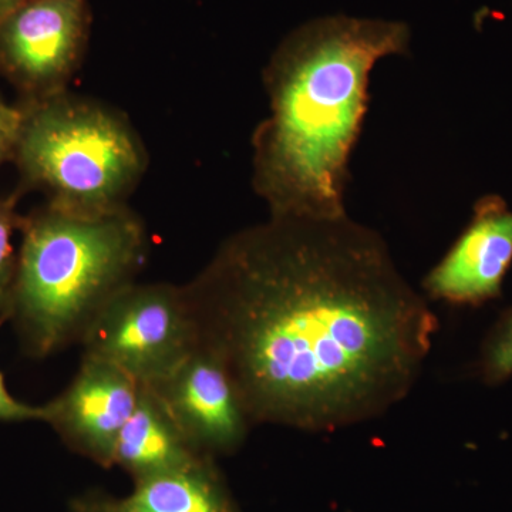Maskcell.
<instances>
[{"label":"cell","instance_id":"obj_1","mask_svg":"<svg viewBox=\"0 0 512 512\" xmlns=\"http://www.w3.org/2000/svg\"><path fill=\"white\" fill-rule=\"evenodd\" d=\"M187 289L200 345L254 426L333 433L382 416L413 389L439 329L384 239L348 215L242 229Z\"/></svg>","mask_w":512,"mask_h":512},{"label":"cell","instance_id":"obj_2","mask_svg":"<svg viewBox=\"0 0 512 512\" xmlns=\"http://www.w3.org/2000/svg\"><path fill=\"white\" fill-rule=\"evenodd\" d=\"M406 23L328 16L285 37L264 70L271 114L252 136L256 194L271 217H346L349 161L369 109L370 72L409 52Z\"/></svg>","mask_w":512,"mask_h":512},{"label":"cell","instance_id":"obj_3","mask_svg":"<svg viewBox=\"0 0 512 512\" xmlns=\"http://www.w3.org/2000/svg\"><path fill=\"white\" fill-rule=\"evenodd\" d=\"M8 318L29 356L80 343L103 306L136 282L150 244L130 208L87 217L46 205L26 217Z\"/></svg>","mask_w":512,"mask_h":512},{"label":"cell","instance_id":"obj_4","mask_svg":"<svg viewBox=\"0 0 512 512\" xmlns=\"http://www.w3.org/2000/svg\"><path fill=\"white\" fill-rule=\"evenodd\" d=\"M18 106L12 160L23 187L42 191L47 205L76 215L128 208L148 157L124 114L67 92Z\"/></svg>","mask_w":512,"mask_h":512},{"label":"cell","instance_id":"obj_5","mask_svg":"<svg viewBox=\"0 0 512 512\" xmlns=\"http://www.w3.org/2000/svg\"><path fill=\"white\" fill-rule=\"evenodd\" d=\"M83 355L119 367L140 384L174 372L200 346L187 285L124 286L84 332Z\"/></svg>","mask_w":512,"mask_h":512},{"label":"cell","instance_id":"obj_6","mask_svg":"<svg viewBox=\"0 0 512 512\" xmlns=\"http://www.w3.org/2000/svg\"><path fill=\"white\" fill-rule=\"evenodd\" d=\"M90 28L89 0H28L0 22V73L23 100L67 92Z\"/></svg>","mask_w":512,"mask_h":512},{"label":"cell","instance_id":"obj_7","mask_svg":"<svg viewBox=\"0 0 512 512\" xmlns=\"http://www.w3.org/2000/svg\"><path fill=\"white\" fill-rule=\"evenodd\" d=\"M146 386L205 456L237 450L254 426L227 367L204 346L160 382Z\"/></svg>","mask_w":512,"mask_h":512},{"label":"cell","instance_id":"obj_8","mask_svg":"<svg viewBox=\"0 0 512 512\" xmlns=\"http://www.w3.org/2000/svg\"><path fill=\"white\" fill-rule=\"evenodd\" d=\"M140 389L119 367L83 355L69 386L43 404L42 421L77 453L113 466L117 440L136 409Z\"/></svg>","mask_w":512,"mask_h":512},{"label":"cell","instance_id":"obj_9","mask_svg":"<svg viewBox=\"0 0 512 512\" xmlns=\"http://www.w3.org/2000/svg\"><path fill=\"white\" fill-rule=\"evenodd\" d=\"M512 265V211L497 194L474 204L473 218L421 288L431 301L477 306L498 299Z\"/></svg>","mask_w":512,"mask_h":512},{"label":"cell","instance_id":"obj_10","mask_svg":"<svg viewBox=\"0 0 512 512\" xmlns=\"http://www.w3.org/2000/svg\"><path fill=\"white\" fill-rule=\"evenodd\" d=\"M207 457L192 446L157 394L141 384L136 409L117 440L113 464L138 480L184 470Z\"/></svg>","mask_w":512,"mask_h":512},{"label":"cell","instance_id":"obj_11","mask_svg":"<svg viewBox=\"0 0 512 512\" xmlns=\"http://www.w3.org/2000/svg\"><path fill=\"white\" fill-rule=\"evenodd\" d=\"M92 512H234L210 460L170 473L138 478L121 500L93 504Z\"/></svg>","mask_w":512,"mask_h":512},{"label":"cell","instance_id":"obj_12","mask_svg":"<svg viewBox=\"0 0 512 512\" xmlns=\"http://www.w3.org/2000/svg\"><path fill=\"white\" fill-rule=\"evenodd\" d=\"M26 217L16 211V195L0 197V315L8 309L16 271H18L19 251L13 247V237L22 231Z\"/></svg>","mask_w":512,"mask_h":512},{"label":"cell","instance_id":"obj_13","mask_svg":"<svg viewBox=\"0 0 512 512\" xmlns=\"http://www.w3.org/2000/svg\"><path fill=\"white\" fill-rule=\"evenodd\" d=\"M480 376L491 386L507 382L512 377V308L503 313L485 339Z\"/></svg>","mask_w":512,"mask_h":512},{"label":"cell","instance_id":"obj_14","mask_svg":"<svg viewBox=\"0 0 512 512\" xmlns=\"http://www.w3.org/2000/svg\"><path fill=\"white\" fill-rule=\"evenodd\" d=\"M43 407L30 406L20 402L9 393L5 379L0 373V421L5 423H23V421H42Z\"/></svg>","mask_w":512,"mask_h":512},{"label":"cell","instance_id":"obj_15","mask_svg":"<svg viewBox=\"0 0 512 512\" xmlns=\"http://www.w3.org/2000/svg\"><path fill=\"white\" fill-rule=\"evenodd\" d=\"M19 120L20 109L19 106H15L12 113L0 121V165L5 163L6 160H12Z\"/></svg>","mask_w":512,"mask_h":512},{"label":"cell","instance_id":"obj_16","mask_svg":"<svg viewBox=\"0 0 512 512\" xmlns=\"http://www.w3.org/2000/svg\"><path fill=\"white\" fill-rule=\"evenodd\" d=\"M26 2L28 0H0V22Z\"/></svg>","mask_w":512,"mask_h":512},{"label":"cell","instance_id":"obj_17","mask_svg":"<svg viewBox=\"0 0 512 512\" xmlns=\"http://www.w3.org/2000/svg\"><path fill=\"white\" fill-rule=\"evenodd\" d=\"M13 109H15V106H9V104L0 97V121L8 117Z\"/></svg>","mask_w":512,"mask_h":512}]
</instances>
